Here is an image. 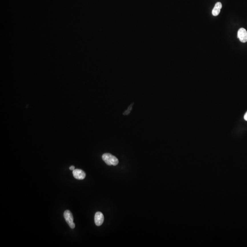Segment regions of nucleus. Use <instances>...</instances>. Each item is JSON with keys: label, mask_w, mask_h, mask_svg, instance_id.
I'll list each match as a JSON object with an SVG mask.
<instances>
[{"label": "nucleus", "mask_w": 247, "mask_h": 247, "mask_svg": "<svg viewBox=\"0 0 247 247\" xmlns=\"http://www.w3.org/2000/svg\"><path fill=\"white\" fill-rule=\"evenodd\" d=\"M238 37L242 43L247 42V31L244 28H240L238 32Z\"/></svg>", "instance_id": "obj_3"}, {"label": "nucleus", "mask_w": 247, "mask_h": 247, "mask_svg": "<svg viewBox=\"0 0 247 247\" xmlns=\"http://www.w3.org/2000/svg\"><path fill=\"white\" fill-rule=\"evenodd\" d=\"M102 159L108 165L116 166L119 163V160L117 158L110 153H105L103 154Z\"/></svg>", "instance_id": "obj_1"}, {"label": "nucleus", "mask_w": 247, "mask_h": 247, "mask_svg": "<svg viewBox=\"0 0 247 247\" xmlns=\"http://www.w3.org/2000/svg\"><path fill=\"white\" fill-rule=\"evenodd\" d=\"M222 7V4L221 3L218 2L216 4L213 9L212 11V13L214 16H216L218 15L220 13L221 8Z\"/></svg>", "instance_id": "obj_6"}, {"label": "nucleus", "mask_w": 247, "mask_h": 247, "mask_svg": "<svg viewBox=\"0 0 247 247\" xmlns=\"http://www.w3.org/2000/svg\"><path fill=\"white\" fill-rule=\"evenodd\" d=\"M69 168H70V169L71 170H73V171L74 169H75V167H74V166H71V167H70Z\"/></svg>", "instance_id": "obj_8"}, {"label": "nucleus", "mask_w": 247, "mask_h": 247, "mask_svg": "<svg viewBox=\"0 0 247 247\" xmlns=\"http://www.w3.org/2000/svg\"><path fill=\"white\" fill-rule=\"evenodd\" d=\"M104 216L101 212H97L94 217V222L97 226L102 225L104 222Z\"/></svg>", "instance_id": "obj_4"}, {"label": "nucleus", "mask_w": 247, "mask_h": 247, "mask_svg": "<svg viewBox=\"0 0 247 247\" xmlns=\"http://www.w3.org/2000/svg\"><path fill=\"white\" fill-rule=\"evenodd\" d=\"M65 219L68 223L69 226L71 229H74L75 227V224L73 222V217L71 212L69 210H66L64 213Z\"/></svg>", "instance_id": "obj_2"}, {"label": "nucleus", "mask_w": 247, "mask_h": 247, "mask_svg": "<svg viewBox=\"0 0 247 247\" xmlns=\"http://www.w3.org/2000/svg\"><path fill=\"white\" fill-rule=\"evenodd\" d=\"M244 120L245 121H247V112H246V114H245L244 116Z\"/></svg>", "instance_id": "obj_9"}, {"label": "nucleus", "mask_w": 247, "mask_h": 247, "mask_svg": "<svg viewBox=\"0 0 247 247\" xmlns=\"http://www.w3.org/2000/svg\"><path fill=\"white\" fill-rule=\"evenodd\" d=\"M131 109H132V105H130V106H129L127 110L124 112V115H128L130 113V111H131Z\"/></svg>", "instance_id": "obj_7"}, {"label": "nucleus", "mask_w": 247, "mask_h": 247, "mask_svg": "<svg viewBox=\"0 0 247 247\" xmlns=\"http://www.w3.org/2000/svg\"><path fill=\"white\" fill-rule=\"evenodd\" d=\"M73 176L75 178L79 180H83L86 177V174L83 170L79 169H76L73 171Z\"/></svg>", "instance_id": "obj_5"}]
</instances>
